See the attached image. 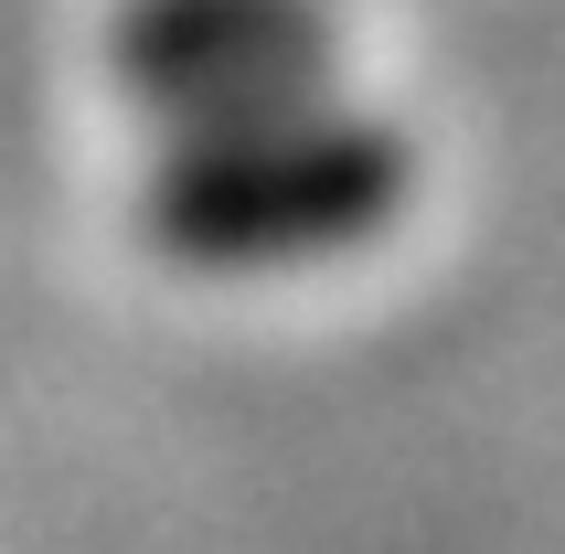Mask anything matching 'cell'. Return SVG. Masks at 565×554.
<instances>
[{
	"label": "cell",
	"instance_id": "7a4b0ae2",
	"mask_svg": "<svg viewBox=\"0 0 565 554\" xmlns=\"http://www.w3.org/2000/svg\"><path fill=\"white\" fill-rule=\"evenodd\" d=\"M118 86L171 128H235L331 96V11L320 0H128Z\"/></svg>",
	"mask_w": 565,
	"mask_h": 554
},
{
	"label": "cell",
	"instance_id": "6da1fadb",
	"mask_svg": "<svg viewBox=\"0 0 565 554\" xmlns=\"http://www.w3.org/2000/svg\"><path fill=\"white\" fill-rule=\"evenodd\" d=\"M395 203H406V139L320 96L235 128H171L139 224L182 267H299L384 235Z\"/></svg>",
	"mask_w": 565,
	"mask_h": 554
}]
</instances>
